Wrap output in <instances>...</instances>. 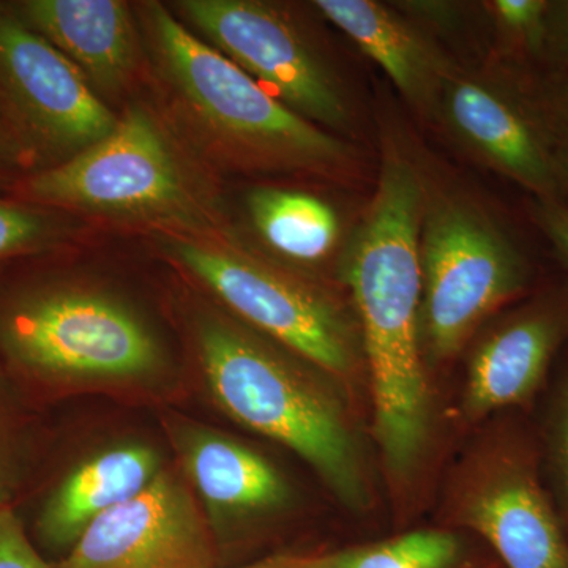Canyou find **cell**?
<instances>
[{
    "mask_svg": "<svg viewBox=\"0 0 568 568\" xmlns=\"http://www.w3.org/2000/svg\"><path fill=\"white\" fill-rule=\"evenodd\" d=\"M417 168L394 145L384 153L375 197L342 261L353 294L373 396V432L388 473H416L433 432L422 361L420 230L428 201Z\"/></svg>",
    "mask_w": 568,
    "mask_h": 568,
    "instance_id": "obj_1",
    "label": "cell"
},
{
    "mask_svg": "<svg viewBox=\"0 0 568 568\" xmlns=\"http://www.w3.org/2000/svg\"><path fill=\"white\" fill-rule=\"evenodd\" d=\"M197 351L205 383L227 416L295 452L346 507H369L361 443L323 377L220 317L201 321Z\"/></svg>",
    "mask_w": 568,
    "mask_h": 568,
    "instance_id": "obj_2",
    "label": "cell"
},
{
    "mask_svg": "<svg viewBox=\"0 0 568 568\" xmlns=\"http://www.w3.org/2000/svg\"><path fill=\"white\" fill-rule=\"evenodd\" d=\"M148 11L156 54L186 114L233 162L325 178L353 170L345 142L290 110L164 7Z\"/></svg>",
    "mask_w": 568,
    "mask_h": 568,
    "instance_id": "obj_3",
    "label": "cell"
},
{
    "mask_svg": "<svg viewBox=\"0 0 568 568\" xmlns=\"http://www.w3.org/2000/svg\"><path fill=\"white\" fill-rule=\"evenodd\" d=\"M0 355L41 386L138 383L162 369L151 327L111 295L36 283L0 297Z\"/></svg>",
    "mask_w": 568,
    "mask_h": 568,
    "instance_id": "obj_4",
    "label": "cell"
},
{
    "mask_svg": "<svg viewBox=\"0 0 568 568\" xmlns=\"http://www.w3.org/2000/svg\"><path fill=\"white\" fill-rule=\"evenodd\" d=\"M420 335L436 361L454 357L478 325L528 294L532 263L487 213L455 200L426 201L420 230Z\"/></svg>",
    "mask_w": 568,
    "mask_h": 568,
    "instance_id": "obj_5",
    "label": "cell"
},
{
    "mask_svg": "<svg viewBox=\"0 0 568 568\" xmlns=\"http://www.w3.org/2000/svg\"><path fill=\"white\" fill-rule=\"evenodd\" d=\"M22 194L41 207L168 223L193 233L212 222L166 134L138 108L92 148L29 178Z\"/></svg>",
    "mask_w": 568,
    "mask_h": 568,
    "instance_id": "obj_6",
    "label": "cell"
},
{
    "mask_svg": "<svg viewBox=\"0 0 568 568\" xmlns=\"http://www.w3.org/2000/svg\"><path fill=\"white\" fill-rule=\"evenodd\" d=\"M170 252L227 308L325 375L361 364V339L334 298L260 257L205 239L175 235Z\"/></svg>",
    "mask_w": 568,
    "mask_h": 568,
    "instance_id": "obj_7",
    "label": "cell"
},
{
    "mask_svg": "<svg viewBox=\"0 0 568 568\" xmlns=\"http://www.w3.org/2000/svg\"><path fill=\"white\" fill-rule=\"evenodd\" d=\"M454 517L485 538L506 568H568V530L544 488L525 433L496 437L459 478Z\"/></svg>",
    "mask_w": 568,
    "mask_h": 568,
    "instance_id": "obj_8",
    "label": "cell"
},
{
    "mask_svg": "<svg viewBox=\"0 0 568 568\" xmlns=\"http://www.w3.org/2000/svg\"><path fill=\"white\" fill-rule=\"evenodd\" d=\"M179 10L290 110L332 129L346 125L338 84L282 11L256 0H183Z\"/></svg>",
    "mask_w": 568,
    "mask_h": 568,
    "instance_id": "obj_9",
    "label": "cell"
},
{
    "mask_svg": "<svg viewBox=\"0 0 568 568\" xmlns=\"http://www.w3.org/2000/svg\"><path fill=\"white\" fill-rule=\"evenodd\" d=\"M0 97L33 142L69 159L119 122L81 70L6 9H0Z\"/></svg>",
    "mask_w": 568,
    "mask_h": 568,
    "instance_id": "obj_10",
    "label": "cell"
},
{
    "mask_svg": "<svg viewBox=\"0 0 568 568\" xmlns=\"http://www.w3.org/2000/svg\"><path fill=\"white\" fill-rule=\"evenodd\" d=\"M213 541L192 493L174 474L112 508L82 532L58 568H213Z\"/></svg>",
    "mask_w": 568,
    "mask_h": 568,
    "instance_id": "obj_11",
    "label": "cell"
},
{
    "mask_svg": "<svg viewBox=\"0 0 568 568\" xmlns=\"http://www.w3.org/2000/svg\"><path fill=\"white\" fill-rule=\"evenodd\" d=\"M437 112L477 159L532 194L567 205L566 190L547 144L530 119L514 80H476L454 73Z\"/></svg>",
    "mask_w": 568,
    "mask_h": 568,
    "instance_id": "obj_12",
    "label": "cell"
},
{
    "mask_svg": "<svg viewBox=\"0 0 568 568\" xmlns=\"http://www.w3.org/2000/svg\"><path fill=\"white\" fill-rule=\"evenodd\" d=\"M568 342V283L534 295L484 339L470 361L466 416L528 406Z\"/></svg>",
    "mask_w": 568,
    "mask_h": 568,
    "instance_id": "obj_13",
    "label": "cell"
},
{
    "mask_svg": "<svg viewBox=\"0 0 568 568\" xmlns=\"http://www.w3.org/2000/svg\"><path fill=\"white\" fill-rule=\"evenodd\" d=\"M316 9L386 71L407 102L437 112L454 69L402 13L373 0H317Z\"/></svg>",
    "mask_w": 568,
    "mask_h": 568,
    "instance_id": "obj_14",
    "label": "cell"
},
{
    "mask_svg": "<svg viewBox=\"0 0 568 568\" xmlns=\"http://www.w3.org/2000/svg\"><path fill=\"white\" fill-rule=\"evenodd\" d=\"M20 17L102 91H118L132 77L136 33L125 3L28 0L21 3Z\"/></svg>",
    "mask_w": 568,
    "mask_h": 568,
    "instance_id": "obj_15",
    "label": "cell"
},
{
    "mask_svg": "<svg viewBox=\"0 0 568 568\" xmlns=\"http://www.w3.org/2000/svg\"><path fill=\"white\" fill-rule=\"evenodd\" d=\"M162 473L160 455L144 444L93 455L74 466L44 500L37 519L41 541L70 551L97 518L140 495Z\"/></svg>",
    "mask_w": 568,
    "mask_h": 568,
    "instance_id": "obj_16",
    "label": "cell"
},
{
    "mask_svg": "<svg viewBox=\"0 0 568 568\" xmlns=\"http://www.w3.org/2000/svg\"><path fill=\"white\" fill-rule=\"evenodd\" d=\"M181 448L190 480L216 514L242 518L276 510L290 499L278 469L230 437L190 429Z\"/></svg>",
    "mask_w": 568,
    "mask_h": 568,
    "instance_id": "obj_17",
    "label": "cell"
},
{
    "mask_svg": "<svg viewBox=\"0 0 568 568\" xmlns=\"http://www.w3.org/2000/svg\"><path fill=\"white\" fill-rule=\"evenodd\" d=\"M248 212L265 244L297 263L324 260L338 241V216L313 194L264 186L250 193Z\"/></svg>",
    "mask_w": 568,
    "mask_h": 568,
    "instance_id": "obj_18",
    "label": "cell"
},
{
    "mask_svg": "<svg viewBox=\"0 0 568 568\" xmlns=\"http://www.w3.org/2000/svg\"><path fill=\"white\" fill-rule=\"evenodd\" d=\"M459 555L454 534L414 530L379 544L295 560L301 568H454Z\"/></svg>",
    "mask_w": 568,
    "mask_h": 568,
    "instance_id": "obj_19",
    "label": "cell"
},
{
    "mask_svg": "<svg viewBox=\"0 0 568 568\" xmlns=\"http://www.w3.org/2000/svg\"><path fill=\"white\" fill-rule=\"evenodd\" d=\"M566 190L568 207V73L511 74Z\"/></svg>",
    "mask_w": 568,
    "mask_h": 568,
    "instance_id": "obj_20",
    "label": "cell"
},
{
    "mask_svg": "<svg viewBox=\"0 0 568 568\" xmlns=\"http://www.w3.org/2000/svg\"><path fill=\"white\" fill-rule=\"evenodd\" d=\"M59 222L40 205L0 200V263L58 244L63 235Z\"/></svg>",
    "mask_w": 568,
    "mask_h": 568,
    "instance_id": "obj_21",
    "label": "cell"
},
{
    "mask_svg": "<svg viewBox=\"0 0 568 568\" xmlns=\"http://www.w3.org/2000/svg\"><path fill=\"white\" fill-rule=\"evenodd\" d=\"M548 7V0H495L489 3L500 36L523 62H541Z\"/></svg>",
    "mask_w": 568,
    "mask_h": 568,
    "instance_id": "obj_22",
    "label": "cell"
},
{
    "mask_svg": "<svg viewBox=\"0 0 568 568\" xmlns=\"http://www.w3.org/2000/svg\"><path fill=\"white\" fill-rule=\"evenodd\" d=\"M549 474L555 504L568 530V369L560 377L552 398L547 433Z\"/></svg>",
    "mask_w": 568,
    "mask_h": 568,
    "instance_id": "obj_23",
    "label": "cell"
},
{
    "mask_svg": "<svg viewBox=\"0 0 568 568\" xmlns=\"http://www.w3.org/2000/svg\"><path fill=\"white\" fill-rule=\"evenodd\" d=\"M22 465V432L20 417L6 377L0 373V510L9 508L18 488Z\"/></svg>",
    "mask_w": 568,
    "mask_h": 568,
    "instance_id": "obj_24",
    "label": "cell"
},
{
    "mask_svg": "<svg viewBox=\"0 0 568 568\" xmlns=\"http://www.w3.org/2000/svg\"><path fill=\"white\" fill-rule=\"evenodd\" d=\"M0 568H58L41 558L10 507L0 510Z\"/></svg>",
    "mask_w": 568,
    "mask_h": 568,
    "instance_id": "obj_25",
    "label": "cell"
},
{
    "mask_svg": "<svg viewBox=\"0 0 568 568\" xmlns=\"http://www.w3.org/2000/svg\"><path fill=\"white\" fill-rule=\"evenodd\" d=\"M530 219L551 245L560 263L568 268V207L552 201L532 200Z\"/></svg>",
    "mask_w": 568,
    "mask_h": 568,
    "instance_id": "obj_26",
    "label": "cell"
},
{
    "mask_svg": "<svg viewBox=\"0 0 568 568\" xmlns=\"http://www.w3.org/2000/svg\"><path fill=\"white\" fill-rule=\"evenodd\" d=\"M551 73H568V0L549 2L541 62Z\"/></svg>",
    "mask_w": 568,
    "mask_h": 568,
    "instance_id": "obj_27",
    "label": "cell"
},
{
    "mask_svg": "<svg viewBox=\"0 0 568 568\" xmlns=\"http://www.w3.org/2000/svg\"><path fill=\"white\" fill-rule=\"evenodd\" d=\"M20 159L17 145L6 134L0 133V171L9 170Z\"/></svg>",
    "mask_w": 568,
    "mask_h": 568,
    "instance_id": "obj_28",
    "label": "cell"
},
{
    "mask_svg": "<svg viewBox=\"0 0 568 568\" xmlns=\"http://www.w3.org/2000/svg\"><path fill=\"white\" fill-rule=\"evenodd\" d=\"M248 568H301L295 559H275Z\"/></svg>",
    "mask_w": 568,
    "mask_h": 568,
    "instance_id": "obj_29",
    "label": "cell"
},
{
    "mask_svg": "<svg viewBox=\"0 0 568 568\" xmlns=\"http://www.w3.org/2000/svg\"><path fill=\"white\" fill-rule=\"evenodd\" d=\"M2 108H3V100H2V97H0V112H2Z\"/></svg>",
    "mask_w": 568,
    "mask_h": 568,
    "instance_id": "obj_30",
    "label": "cell"
}]
</instances>
